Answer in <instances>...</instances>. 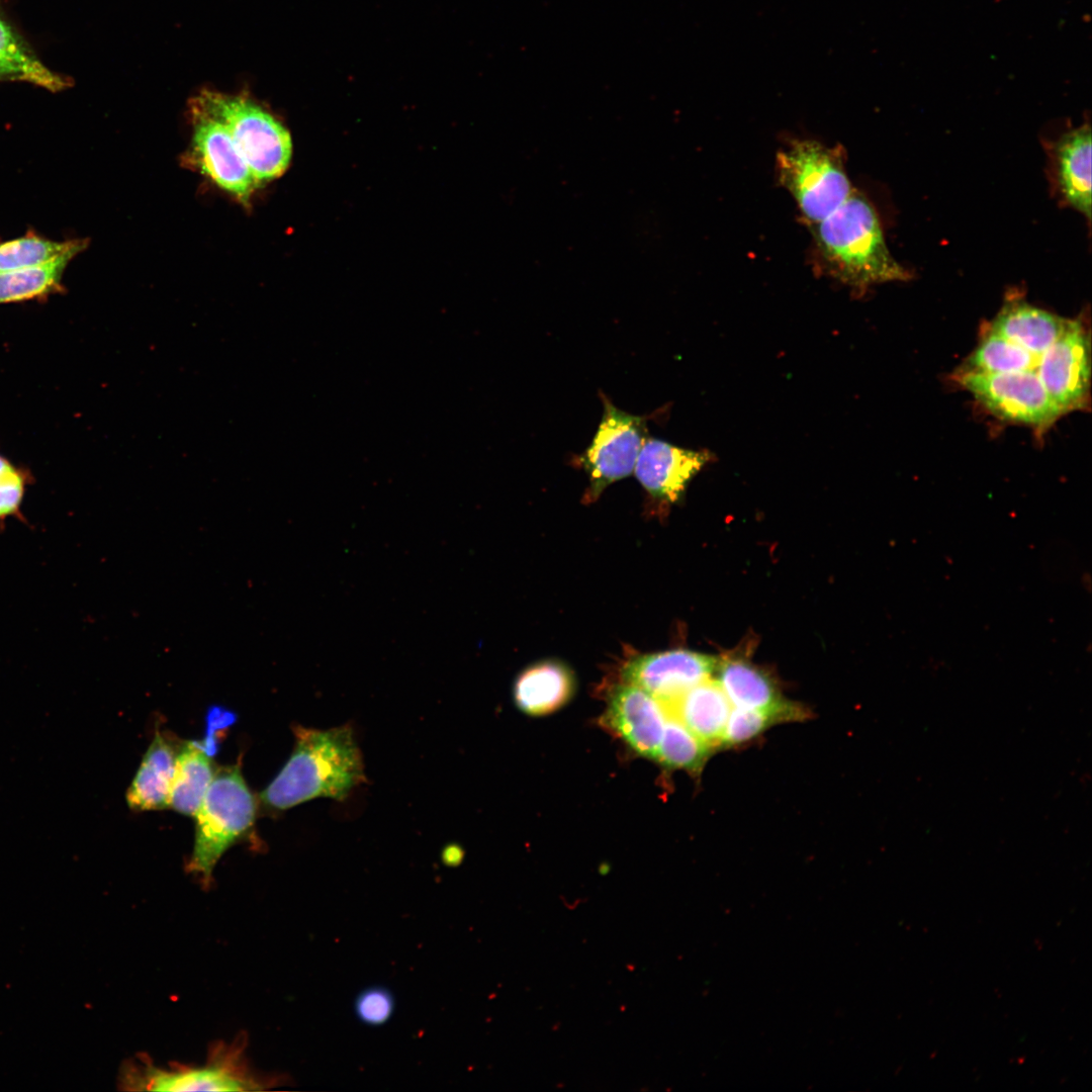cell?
Returning a JSON list of instances; mask_svg holds the SVG:
<instances>
[{
    "mask_svg": "<svg viewBox=\"0 0 1092 1092\" xmlns=\"http://www.w3.org/2000/svg\"><path fill=\"white\" fill-rule=\"evenodd\" d=\"M292 752L284 766L261 793L271 811L329 798L344 801L366 782L362 752L350 723L329 729L293 727Z\"/></svg>",
    "mask_w": 1092,
    "mask_h": 1092,
    "instance_id": "6da1fadb",
    "label": "cell"
},
{
    "mask_svg": "<svg viewBox=\"0 0 1092 1092\" xmlns=\"http://www.w3.org/2000/svg\"><path fill=\"white\" fill-rule=\"evenodd\" d=\"M808 229L818 269L856 293L911 276L888 249L877 210L856 189L830 215Z\"/></svg>",
    "mask_w": 1092,
    "mask_h": 1092,
    "instance_id": "7a4b0ae2",
    "label": "cell"
},
{
    "mask_svg": "<svg viewBox=\"0 0 1092 1092\" xmlns=\"http://www.w3.org/2000/svg\"><path fill=\"white\" fill-rule=\"evenodd\" d=\"M190 105L225 126L259 187L287 170L292 156L289 131L250 97L202 90Z\"/></svg>",
    "mask_w": 1092,
    "mask_h": 1092,
    "instance_id": "3957f363",
    "label": "cell"
},
{
    "mask_svg": "<svg viewBox=\"0 0 1092 1092\" xmlns=\"http://www.w3.org/2000/svg\"><path fill=\"white\" fill-rule=\"evenodd\" d=\"M256 809V800L239 766L215 770L194 815V846L186 863L187 873L196 876L204 888L210 886L213 869L221 855L250 832Z\"/></svg>",
    "mask_w": 1092,
    "mask_h": 1092,
    "instance_id": "277c9868",
    "label": "cell"
},
{
    "mask_svg": "<svg viewBox=\"0 0 1092 1092\" xmlns=\"http://www.w3.org/2000/svg\"><path fill=\"white\" fill-rule=\"evenodd\" d=\"M776 172L807 226L830 215L854 189L846 173L843 148L812 139L793 140L779 151Z\"/></svg>",
    "mask_w": 1092,
    "mask_h": 1092,
    "instance_id": "5b68a950",
    "label": "cell"
},
{
    "mask_svg": "<svg viewBox=\"0 0 1092 1092\" xmlns=\"http://www.w3.org/2000/svg\"><path fill=\"white\" fill-rule=\"evenodd\" d=\"M245 1042L219 1043L199 1066L161 1068L149 1060L130 1061L121 1071L124 1089L139 1091H255L282 1085V1076H257L244 1058Z\"/></svg>",
    "mask_w": 1092,
    "mask_h": 1092,
    "instance_id": "8992f818",
    "label": "cell"
},
{
    "mask_svg": "<svg viewBox=\"0 0 1092 1092\" xmlns=\"http://www.w3.org/2000/svg\"><path fill=\"white\" fill-rule=\"evenodd\" d=\"M604 414L588 448L577 457L589 478L585 497L596 499L611 483L629 476L647 436L648 416L615 406L600 392Z\"/></svg>",
    "mask_w": 1092,
    "mask_h": 1092,
    "instance_id": "52a82bcc",
    "label": "cell"
},
{
    "mask_svg": "<svg viewBox=\"0 0 1092 1092\" xmlns=\"http://www.w3.org/2000/svg\"><path fill=\"white\" fill-rule=\"evenodd\" d=\"M957 380L1002 420L1041 430L1062 416L1035 369L998 374L961 371Z\"/></svg>",
    "mask_w": 1092,
    "mask_h": 1092,
    "instance_id": "ba28073f",
    "label": "cell"
},
{
    "mask_svg": "<svg viewBox=\"0 0 1092 1092\" xmlns=\"http://www.w3.org/2000/svg\"><path fill=\"white\" fill-rule=\"evenodd\" d=\"M189 109L193 134L186 163L243 204H249L259 185L228 129L200 109L192 105Z\"/></svg>",
    "mask_w": 1092,
    "mask_h": 1092,
    "instance_id": "9c48e42d",
    "label": "cell"
},
{
    "mask_svg": "<svg viewBox=\"0 0 1092 1092\" xmlns=\"http://www.w3.org/2000/svg\"><path fill=\"white\" fill-rule=\"evenodd\" d=\"M1035 370L1062 415L1084 408L1091 379L1090 338L1084 325L1071 321L1066 332L1040 355Z\"/></svg>",
    "mask_w": 1092,
    "mask_h": 1092,
    "instance_id": "30bf717a",
    "label": "cell"
},
{
    "mask_svg": "<svg viewBox=\"0 0 1092 1092\" xmlns=\"http://www.w3.org/2000/svg\"><path fill=\"white\" fill-rule=\"evenodd\" d=\"M719 658L687 649L644 654L623 667V682L649 693L663 706L679 698L695 685L712 677Z\"/></svg>",
    "mask_w": 1092,
    "mask_h": 1092,
    "instance_id": "8fae6325",
    "label": "cell"
},
{
    "mask_svg": "<svg viewBox=\"0 0 1092 1092\" xmlns=\"http://www.w3.org/2000/svg\"><path fill=\"white\" fill-rule=\"evenodd\" d=\"M666 719V710L657 699L623 682L611 693L602 722L633 752L654 759Z\"/></svg>",
    "mask_w": 1092,
    "mask_h": 1092,
    "instance_id": "7c38bea8",
    "label": "cell"
},
{
    "mask_svg": "<svg viewBox=\"0 0 1092 1092\" xmlns=\"http://www.w3.org/2000/svg\"><path fill=\"white\" fill-rule=\"evenodd\" d=\"M711 460L712 454L707 450L687 449L647 437L633 472L653 499L674 503L692 478Z\"/></svg>",
    "mask_w": 1092,
    "mask_h": 1092,
    "instance_id": "4fadbf2b",
    "label": "cell"
},
{
    "mask_svg": "<svg viewBox=\"0 0 1092 1092\" xmlns=\"http://www.w3.org/2000/svg\"><path fill=\"white\" fill-rule=\"evenodd\" d=\"M1054 184L1064 202L1091 218V129L1083 124L1051 146Z\"/></svg>",
    "mask_w": 1092,
    "mask_h": 1092,
    "instance_id": "5bb4252c",
    "label": "cell"
},
{
    "mask_svg": "<svg viewBox=\"0 0 1092 1092\" xmlns=\"http://www.w3.org/2000/svg\"><path fill=\"white\" fill-rule=\"evenodd\" d=\"M664 708L710 747H720L732 705L716 679L695 685Z\"/></svg>",
    "mask_w": 1092,
    "mask_h": 1092,
    "instance_id": "9a60e30c",
    "label": "cell"
},
{
    "mask_svg": "<svg viewBox=\"0 0 1092 1092\" xmlns=\"http://www.w3.org/2000/svg\"><path fill=\"white\" fill-rule=\"evenodd\" d=\"M1071 321L1015 300L1002 307L990 330L1039 358L1066 332Z\"/></svg>",
    "mask_w": 1092,
    "mask_h": 1092,
    "instance_id": "2e32d148",
    "label": "cell"
},
{
    "mask_svg": "<svg viewBox=\"0 0 1092 1092\" xmlns=\"http://www.w3.org/2000/svg\"><path fill=\"white\" fill-rule=\"evenodd\" d=\"M573 691L571 671L562 663L548 660L531 665L518 676L514 700L522 712L543 716L563 707Z\"/></svg>",
    "mask_w": 1092,
    "mask_h": 1092,
    "instance_id": "e0dca14e",
    "label": "cell"
},
{
    "mask_svg": "<svg viewBox=\"0 0 1092 1092\" xmlns=\"http://www.w3.org/2000/svg\"><path fill=\"white\" fill-rule=\"evenodd\" d=\"M177 752L164 735L156 733L127 790L126 802L130 809L146 811L169 807Z\"/></svg>",
    "mask_w": 1092,
    "mask_h": 1092,
    "instance_id": "ac0fdd59",
    "label": "cell"
},
{
    "mask_svg": "<svg viewBox=\"0 0 1092 1092\" xmlns=\"http://www.w3.org/2000/svg\"><path fill=\"white\" fill-rule=\"evenodd\" d=\"M715 673L732 707L769 709L789 702L767 671L745 659H719Z\"/></svg>",
    "mask_w": 1092,
    "mask_h": 1092,
    "instance_id": "d6986e66",
    "label": "cell"
},
{
    "mask_svg": "<svg viewBox=\"0 0 1092 1092\" xmlns=\"http://www.w3.org/2000/svg\"><path fill=\"white\" fill-rule=\"evenodd\" d=\"M0 81H20L52 92L65 90L71 80L48 68L0 9Z\"/></svg>",
    "mask_w": 1092,
    "mask_h": 1092,
    "instance_id": "ffe728a7",
    "label": "cell"
},
{
    "mask_svg": "<svg viewBox=\"0 0 1092 1092\" xmlns=\"http://www.w3.org/2000/svg\"><path fill=\"white\" fill-rule=\"evenodd\" d=\"M215 770L210 754L197 742L183 744L177 752L169 807L194 816L208 790Z\"/></svg>",
    "mask_w": 1092,
    "mask_h": 1092,
    "instance_id": "44dd1931",
    "label": "cell"
},
{
    "mask_svg": "<svg viewBox=\"0 0 1092 1092\" xmlns=\"http://www.w3.org/2000/svg\"><path fill=\"white\" fill-rule=\"evenodd\" d=\"M81 251H69L42 265L0 272V304L40 298L59 291L66 267Z\"/></svg>",
    "mask_w": 1092,
    "mask_h": 1092,
    "instance_id": "7402d4cb",
    "label": "cell"
},
{
    "mask_svg": "<svg viewBox=\"0 0 1092 1092\" xmlns=\"http://www.w3.org/2000/svg\"><path fill=\"white\" fill-rule=\"evenodd\" d=\"M1036 356L989 330L967 359L962 371L977 373H1008L1035 369Z\"/></svg>",
    "mask_w": 1092,
    "mask_h": 1092,
    "instance_id": "603a6c76",
    "label": "cell"
},
{
    "mask_svg": "<svg viewBox=\"0 0 1092 1092\" xmlns=\"http://www.w3.org/2000/svg\"><path fill=\"white\" fill-rule=\"evenodd\" d=\"M808 716L806 709L790 701L780 707L769 709L732 707L720 746L727 748L745 744L776 724L800 721L807 719Z\"/></svg>",
    "mask_w": 1092,
    "mask_h": 1092,
    "instance_id": "cb8c5ba5",
    "label": "cell"
},
{
    "mask_svg": "<svg viewBox=\"0 0 1092 1092\" xmlns=\"http://www.w3.org/2000/svg\"><path fill=\"white\" fill-rule=\"evenodd\" d=\"M712 749L677 719L667 714L654 760L664 768L681 769L693 776H699Z\"/></svg>",
    "mask_w": 1092,
    "mask_h": 1092,
    "instance_id": "d4e9b609",
    "label": "cell"
},
{
    "mask_svg": "<svg viewBox=\"0 0 1092 1092\" xmlns=\"http://www.w3.org/2000/svg\"><path fill=\"white\" fill-rule=\"evenodd\" d=\"M87 242H55L26 236L0 244V272L19 270L48 263L72 250H84Z\"/></svg>",
    "mask_w": 1092,
    "mask_h": 1092,
    "instance_id": "484cf974",
    "label": "cell"
},
{
    "mask_svg": "<svg viewBox=\"0 0 1092 1092\" xmlns=\"http://www.w3.org/2000/svg\"><path fill=\"white\" fill-rule=\"evenodd\" d=\"M31 474L0 454V532L9 519L25 521L22 504Z\"/></svg>",
    "mask_w": 1092,
    "mask_h": 1092,
    "instance_id": "4316f807",
    "label": "cell"
},
{
    "mask_svg": "<svg viewBox=\"0 0 1092 1092\" xmlns=\"http://www.w3.org/2000/svg\"><path fill=\"white\" fill-rule=\"evenodd\" d=\"M394 1008V996L384 986L367 987L358 993L354 1001L356 1017L369 1026L386 1023L391 1018Z\"/></svg>",
    "mask_w": 1092,
    "mask_h": 1092,
    "instance_id": "83f0119b",
    "label": "cell"
},
{
    "mask_svg": "<svg viewBox=\"0 0 1092 1092\" xmlns=\"http://www.w3.org/2000/svg\"><path fill=\"white\" fill-rule=\"evenodd\" d=\"M463 857L462 850L456 845H450L442 853L443 862L447 866H457Z\"/></svg>",
    "mask_w": 1092,
    "mask_h": 1092,
    "instance_id": "f1b7e54d",
    "label": "cell"
}]
</instances>
